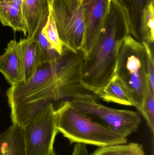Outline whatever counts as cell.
Returning a JSON list of instances; mask_svg holds the SVG:
<instances>
[{"label":"cell","mask_w":154,"mask_h":155,"mask_svg":"<svg viewBox=\"0 0 154 155\" xmlns=\"http://www.w3.org/2000/svg\"><path fill=\"white\" fill-rule=\"evenodd\" d=\"M98 96L105 102L135 107L128 92L115 76L100 91Z\"/></svg>","instance_id":"15"},{"label":"cell","mask_w":154,"mask_h":155,"mask_svg":"<svg viewBox=\"0 0 154 155\" xmlns=\"http://www.w3.org/2000/svg\"><path fill=\"white\" fill-rule=\"evenodd\" d=\"M127 34L124 12L117 0H111L109 12L99 39L82 65V84L86 89L98 96L114 76L120 46Z\"/></svg>","instance_id":"2"},{"label":"cell","mask_w":154,"mask_h":155,"mask_svg":"<svg viewBox=\"0 0 154 155\" xmlns=\"http://www.w3.org/2000/svg\"><path fill=\"white\" fill-rule=\"evenodd\" d=\"M124 12L128 33L133 37L141 41L140 37V24L141 15L143 10L154 0H117Z\"/></svg>","instance_id":"14"},{"label":"cell","mask_w":154,"mask_h":155,"mask_svg":"<svg viewBox=\"0 0 154 155\" xmlns=\"http://www.w3.org/2000/svg\"><path fill=\"white\" fill-rule=\"evenodd\" d=\"M22 0H0V21L14 32H22L27 36V28L23 15Z\"/></svg>","instance_id":"12"},{"label":"cell","mask_w":154,"mask_h":155,"mask_svg":"<svg viewBox=\"0 0 154 155\" xmlns=\"http://www.w3.org/2000/svg\"><path fill=\"white\" fill-rule=\"evenodd\" d=\"M70 102L94 122L126 137L136 132L142 124L140 114L136 111L108 107L93 98H77Z\"/></svg>","instance_id":"5"},{"label":"cell","mask_w":154,"mask_h":155,"mask_svg":"<svg viewBox=\"0 0 154 155\" xmlns=\"http://www.w3.org/2000/svg\"><path fill=\"white\" fill-rule=\"evenodd\" d=\"M0 112H1V110H0ZM1 133H0V136H1Z\"/></svg>","instance_id":"24"},{"label":"cell","mask_w":154,"mask_h":155,"mask_svg":"<svg viewBox=\"0 0 154 155\" xmlns=\"http://www.w3.org/2000/svg\"><path fill=\"white\" fill-rule=\"evenodd\" d=\"M154 2H151L143 10L140 24L142 41L153 45L154 42Z\"/></svg>","instance_id":"16"},{"label":"cell","mask_w":154,"mask_h":155,"mask_svg":"<svg viewBox=\"0 0 154 155\" xmlns=\"http://www.w3.org/2000/svg\"><path fill=\"white\" fill-rule=\"evenodd\" d=\"M84 60L81 50L74 52L63 46L59 57L41 64L29 81L11 86L6 95L12 124L23 127L42 108L54 101L100 99L82 84Z\"/></svg>","instance_id":"1"},{"label":"cell","mask_w":154,"mask_h":155,"mask_svg":"<svg viewBox=\"0 0 154 155\" xmlns=\"http://www.w3.org/2000/svg\"><path fill=\"white\" fill-rule=\"evenodd\" d=\"M111 0H82L85 30L81 50L85 59L96 44L109 12Z\"/></svg>","instance_id":"8"},{"label":"cell","mask_w":154,"mask_h":155,"mask_svg":"<svg viewBox=\"0 0 154 155\" xmlns=\"http://www.w3.org/2000/svg\"><path fill=\"white\" fill-rule=\"evenodd\" d=\"M0 72L11 86L23 82L19 43L15 40L7 44L0 56Z\"/></svg>","instance_id":"10"},{"label":"cell","mask_w":154,"mask_h":155,"mask_svg":"<svg viewBox=\"0 0 154 155\" xmlns=\"http://www.w3.org/2000/svg\"><path fill=\"white\" fill-rule=\"evenodd\" d=\"M18 43L23 82H26L33 77L41 65L40 52L33 38L20 39Z\"/></svg>","instance_id":"11"},{"label":"cell","mask_w":154,"mask_h":155,"mask_svg":"<svg viewBox=\"0 0 154 155\" xmlns=\"http://www.w3.org/2000/svg\"><path fill=\"white\" fill-rule=\"evenodd\" d=\"M50 9L62 46L80 50L85 30L82 0H52Z\"/></svg>","instance_id":"6"},{"label":"cell","mask_w":154,"mask_h":155,"mask_svg":"<svg viewBox=\"0 0 154 155\" xmlns=\"http://www.w3.org/2000/svg\"><path fill=\"white\" fill-rule=\"evenodd\" d=\"M42 31L52 48L61 55L63 51V46L61 42L57 27L51 12L47 23L42 28Z\"/></svg>","instance_id":"20"},{"label":"cell","mask_w":154,"mask_h":155,"mask_svg":"<svg viewBox=\"0 0 154 155\" xmlns=\"http://www.w3.org/2000/svg\"><path fill=\"white\" fill-rule=\"evenodd\" d=\"M71 155H89L86 145L76 143Z\"/></svg>","instance_id":"22"},{"label":"cell","mask_w":154,"mask_h":155,"mask_svg":"<svg viewBox=\"0 0 154 155\" xmlns=\"http://www.w3.org/2000/svg\"><path fill=\"white\" fill-rule=\"evenodd\" d=\"M52 155H56V154H55V153H53V154H52Z\"/></svg>","instance_id":"23"},{"label":"cell","mask_w":154,"mask_h":155,"mask_svg":"<svg viewBox=\"0 0 154 155\" xmlns=\"http://www.w3.org/2000/svg\"><path fill=\"white\" fill-rule=\"evenodd\" d=\"M24 155H52L58 133L56 109L52 103L42 108L24 127Z\"/></svg>","instance_id":"7"},{"label":"cell","mask_w":154,"mask_h":155,"mask_svg":"<svg viewBox=\"0 0 154 155\" xmlns=\"http://www.w3.org/2000/svg\"><path fill=\"white\" fill-rule=\"evenodd\" d=\"M0 155H24L22 127L12 124L1 134Z\"/></svg>","instance_id":"13"},{"label":"cell","mask_w":154,"mask_h":155,"mask_svg":"<svg viewBox=\"0 0 154 155\" xmlns=\"http://www.w3.org/2000/svg\"><path fill=\"white\" fill-rule=\"evenodd\" d=\"M90 155H146L142 145L137 143L99 147Z\"/></svg>","instance_id":"17"},{"label":"cell","mask_w":154,"mask_h":155,"mask_svg":"<svg viewBox=\"0 0 154 155\" xmlns=\"http://www.w3.org/2000/svg\"><path fill=\"white\" fill-rule=\"evenodd\" d=\"M114 76L128 92L139 111L149 81L146 51L143 42L130 34L126 35L120 46Z\"/></svg>","instance_id":"4"},{"label":"cell","mask_w":154,"mask_h":155,"mask_svg":"<svg viewBox=\"0 0 154 155\" xmlns=\"http://www.w3.org/2000/svg\"><path fill=\"white\" fill-rule=\"evenodd\" d=\"M52 0H22V10L27 28V38H34L48 21Z\"/></svg>","instance_id":"9"},{"label":"cell","mask_w":154,"mask_h":155,"mask_svg":"<svg viewBox=\"0 0 154 155\" xmlns=\"http://www.w3.org/2000/svg\"><path fill=\"white\" fill-rule=\"evenodd\" d=\"M142 42L146 51L148 80L150 86L154 91V60L153 50L151 47V44L145 41Z\"/></svg>","instance_id":"21"},{"label":"cell","mask_w":154,"mask_h":155,"mask_svg":"<svg viewBox=\"0 0 154 155\" xmlns=\"http://www.w3.org/2000/svg\"><path fill=\"white\" fill-rule=\"evenodd\" d=\"M139 112L146 121L153 135L154 134V91L148 81L143 104Z\"/></svg>","instance_id":"18"},{"label":"cell","mask_w":154,"mask_h":155,"mask_svg":"<svg viewBox=\"0 0 154 155\" xmlns=\"http://www.w3.org/2000/svg\"><path fill=\"white\" fill-rule=\"evenodd\" d=\"M42 29L34 39L37 42L40 52L41 64L45 63L52 61L59 57V54L52 47L49 42Z\"/></svg>","instance_id":"19"},{"label":"cell","mask_w":154,"mask_h":155,"mask_svg":"<svg viewBox=\"0 0 154 155\" xmlns=\"http://www.w3.org/2000/svg\"><path fill=\"white\" fill-rule=\"evenodd\" d=\"M57 129L70 143L99 147L127 143L125 137L94 122L75 109L70 101H64L56 109Z\"/></svg>","instance_id":"3"}]
</instances>
